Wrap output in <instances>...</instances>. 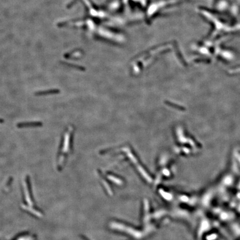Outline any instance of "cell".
<instances>
[{
	"mask_svg": "<svg viewBox=\"0 0 240 240\" xmlns=\"http://www.w3.org/2000/svg\"><path fill=\"white\" fill-rule=\"evenodd\" d=\"M42 126V123L41 122H20L17 124V127L19 128L26 127H41Z\"/></svg>",
	"mask_w": 240,
	"mask_h": 240,
	"instance_id": "cell-1",
	"label": "cell"
},
{
	"mask_svg": "<svg viewBox=\"0 0 240 240\" xmlns=\"http://www.w3.org/2000/svg\"><path fill=\"white\" fill-rule=\"evenodd\" d=\"M59 92H60V91L57 89H51V90L38 91L35 93V95L38 96H46V95H49L57 94Z\"/></svg>",
	"mask_w": 240,
	"mask_h": 240,
	"instance_id": "cell-2",
	"label": "cell"
},
{
	"mask_svg": "<svg viewBox=\"0 0 240 240\" xmlns=\"http://www.w3.org/2000/svg\"><path fill=\"white\" fill-rule=\"evenodd\" d=\"M4 122V121L3 119H0V123H3Z\"/></svg>",
	"mask_w": 240,
	"mask_h": 240,
	"instance_id": "cell-3",
	"label": "cell"
}]
</instances>
